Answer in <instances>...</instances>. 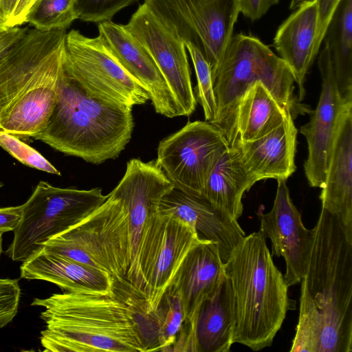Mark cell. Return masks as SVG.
Wrapping results in <instances>:
<instances>
[{
  "instance_id": "cell-1",
  "label": "cell",
  "mask_w": 352,
  "mask_h": 352,
  "mask_svg": "<svg viewBox=\"0 0 352 352\" xmlns=\"http://www.w3.org/2000/svg\"><path fill=\"white\" fill-rule=\"evenodd\" d=\"M44 351L146 352L160 351L155 311L126 280L113 278L111 294H54L35 298Z\"/></svg>"
},
{
  "instance_id": "cell-2",
  "label": "cell",
  "mask_w": 352,
  "mask_h": 352,
  "mask_svg": "<svg viewBox=\"0 0 352 352\" xmlns=\"http://www.w3.org/2000/svg\"><path fill=\"white\" fill-rule=\"evenodd\" d=\"M66 34L28 29L0 58V131L28 140L44 129L63 72Z\"/></svg>"
},
{
  "instance_id": "cell-3",
  "label": "cell",
  "mask_w": 352,
  "mask_h": 352,
  "mask_svg": "<svg viewBox=\"0 0 352 352\" xmlns=\"http://www.w3.org/2000/svg\"><path fill=\"white\" fill-rule=\"evenodd\" d=\"M266 239L260 230L245 236L224 263L235 301L233 343L255 351L272 345L287 311L296 308Z\"/></svg>"
},
{
  "instance_id": "cell-4",
  "label": "cell",
  "mask_w": 352,
  "mask_h": 352,
  "mask_svg": "<svg viewBox=\"0 0 352 352\" xmlns=\"http://www.w3.org/2000/svg\"><path fill=\"white\" fill-rule=\"evenodd\" d=\"M133 127L132 107L92 97L63 70L52 111L33 139L99 164L118 157L130 142Z\"/></svg>"
},
{
  "instance_id": "cell-5",
  "label": "cell",
  "mask_w": 352,
  "mask_h": 352,
  "mask_svg": "<svg viewBox=\"0 0 352 352\" xmlns=\"http://www.w3.org/2000/svg\"><path fill=\"white\" fill-rule=\"evenodd\" d=\"M300 293L320 320L319 352L352 351V243L337 219L322 208Z\"/></svg>"
},
{
  "instance_id": "cell-6",
  "label": "cell",
  "mask_w": 352,
  "mask_h": 352,
  "mask_svg": "<svg viewBox=\"0 0 352 352\" xmlns=\"http://www.w3.org/2000/svg\"><path fill=\"white\" fill-rule=\"evenodd\" d=\"M216 116L212 124L224 134L230 147L236 142L235 120L239 102L248 89L261 82L291 112L293 119L309 113L294 95V79L286 63L258 38L232 35L218 65L212 69Z\"/></svg>"
},
{
  "instance_id": "cell-7",
  "label": "cell",
  "mask_w": 352,
  "mask_h": 352,
  "mask_svg": "<svg viewBox=\"0 0 352 352\" xmlns=\"http://www.w3.org/2000/svg\"><path fill=\"white\" fill-rule=\"evenodd\" d=\"M126 280L130 267L127 212L122 201L111 195L87 218L49 239L42 247Z\"/></svg>"
},
{
  "instance_id": "cell-8",
  "label": "cell",
  "mask_w": 352,
  "mask_h": 352,
  "mask_svg": "<svg viewBox=\"0 0 352 352\" xmlns=\"http://www.w3.org/2000/svg\"><path fill=\"white\" fill-rule=\"evenodd\" d=\"M107 197L100 188H64L39 182L22 204L19 223L6 253L14 261H25L49 239L87 218Z\"/></svg>"
},
{
  "instance_id": "cell-9",
  "label": "cell",
  "mask_w": 352,
  "mask_h": 352,
  "mask_svg": "<svg viewBox=\"0 0 352 352\" xmlns=\"http://www.w3.org/2000/svg\"><path fill=\"white\" fill-rule=\"evenodd\" d=\"M63 66L69 78L100 100L133 107L150 100L147 91L122 66L99 34L90 38L76 30L67 33Z\"/></svg>"
},
{
  "instance_id": "cell-10",
  "label": "cell",
  "mask_w": 352,
  "mask_h": 352,
  "mask_svg": "<svg viewBox=\"0 0 352 352\" xmlns=\"http://www.w3.org/2000/svg\"><path fill=\"white\" fill-rule=\"evenodd\" d=\"M203 241L186 223L159 213L142 236L130 285L156 310L188 252Z\"/></svg>"
},
{
  "instance_id": "cell-11",
  "label": "cell",
  "mask_w": 352,
  "mask_h": 352,
  "mask_svg": "<svg viewBox=\"0 0 352 352\" xmlns=\"http://www.w3.org/2000/svg\"><path fill=\"white\" fill-rule=\"evenodd\" d=\"M144 3L184 43L198 49L213 69L231 37L237 0H144Z\"/></svg>"
},
{
  "instance_id": "cell-12",
  "label": "cell",
  "mask_w": 352,
  "mask_h": 352,
  "mask_svg": "<svg viewBox=\"0 0 352 352\" xmlns=\"http://www.w3.org/2000/svg\"><path fill=\"white\" fill-rule=\"evenodd\" d=\"M230 147L223 133L214 124L189 122L160 142L155 162L175 188L203 198L213 167Z\"/></svg>"
},
{
  "instance_id": "cell-13",
  "label": "cell",
  "mask_w": 352,
  "mask_h": 352,
  "mask_svg": "<svg viewBox=\"0 0 352 352\" xmlns=\"http://www.w3.org/2000/svg\"><path fill=\"white\" fill-rule=\"evenodd\" d=\"M124 27L151 54L175 97L181 116L192 114L197 99L184 43L144 3L138 7Z\"/></svg>"
},
{
  "instance_id": "cell-14",
  "label": "cell",
  "mask_w": 352,
  "mask_h": 352,
  "mask_svg": "<svg viewBox=\"0 0 352 352\" xmlns=\"http://www.w3.org/2000/svg\"><path fill=\"white\" fill-rule=\"evenodd\" d=\"M318 65L322 78V90L310 120L300 127L308 146L304 170L310 186L322 188L341 114L352 98L340 94L327 47L320 51Z\"/></svg>"
},
{
  "instance_id": "cell-15",
  "label": "cell",
  "mask_w": 352,
  "mask_h": 352,
  "mask_svg": "<svg viewBox=\"0 0 352 352\" xmlns=\"http://www.w3.org/2000/svg\"><path fill=\"white\" fill-rule=\"evenodd\" d=\"M174 188L155 161L144 162L133 158L126 164L124 176L109 195L123 203L128 217L130 267L126 281L130 284L143 232L159 212L162 199Z\"/></svg>"
},
{
  "instance_id": "cell-16",
  "label": "cell",
  "mask_w": 352,
  "mask_h": 352,
  "mask_svg": "<svg viewBox=\"0 0 352 352\" xmlns=\"http://www.w3.org/2000/svg\"><path fill=\"white\" fill-rule=\"evenodd\" d=\"M277 182L271 210L259 214L260 230L272 242V256L284 258V278L287 286L291 287L300 283L306 273L314 231L305 227L301 214L290 197L286 180Z\"/></svg>"
},
{
  "instance_id": "cell-17",
  "label": "cell",
  "mask_w": 352,
  "mask_h": 352,
  "mask_svg": "<svg viewBox=\"0 0 352 352\" xmlns=\"http://www.w3.org/2000/svg\"><path fill=\"white\" fill-rule=\"evenodd\" d=\"M98 28L122 66L147 91L155 112L170 118L180 116L174 96L145 47L124 25L109 21L98 23Z\"/></svg>"
},
{
  "instance_id": "cell-18",
  "label": "cell",
  "mask_w": 352,
  "mask_h": 352,
  "mask_svg": "<svg viewBox=\"0 0 352 352\" xmlns=\"http://www.w3.org/2000/svg\"><path fill=\"white\" fill-rule=\"evenodd\" d=\"M158 212L188 223L201 240L216 243L223 263L245 236L238 220L229 214L204 198L188 195L175 188L162 199Z\"/></svg>"
},
{
  "instance_id": "cell-19",
  "label": "cell",
  "mask_w": 352,
  "mask_h": 352,
  "mask_svg": "<svg viewBox=\"0 0 352 352\" xmlns=\"http://www.w3.org/2000/svg\"><path fill=\"white\" fill-rule=\"evenodd\" d=\"M225 276L218 245L209 241L193 247L174 276L168 288L179 295L185 322L195 330L202 303L215 293Z\"/></svg>"
},
{
  "instance_id": "cell-20",
  "label": "cell",
  "mask_w": 352,
  "mask_h": 352,
  "mask_svg": "<svg viewBox=\"0 0 352 352\" xmlns=\"http://www.w3.org/2000/svg\"><path fill=\"white\" fill-rule=\"evenodd\" d=\"M319 14L316 0H304L279 26L274 45L298 87V99L305 95L306 75L319 53Z\"/></svg>"
},
{
  "instance_id": "cell-21",
  "label": "cell",
  "mask_w": 352,
  "mask_h": 352,
  "mask_svg": "<svg viewBox=\"0 0 352 352\" xmlns=\"http://www.w3.org/2000/svg\"><path fill=\"white\" fill-rule=\"evenodd\" d=\"M321 189L322 208L337 219L352 243V102L341 114Z\"/></svg>"
},
{
  "instance_id": "cell-22",
  "label": "cell",
  "mask_w": 352,
  "mask_h": 352,
  "mask_svg": "<svg viewBox=\"0 0 352 352\" xmlns=\"http://www.w3.org/2000/svg\"><path fill=\"white\" fill-rule=\"evenodd\" d=\"M297 133L294 119L289 115L266 135L251 142H238L234 147L255 182L267 179L287 180L296 169Z\"/></svg>"
},
{
  "instance_id": "cell-23",
  "label": "cell",
  "mask_w": 352,
  "mask_h": 352,
  "mask_svg": "<svg viewBox=\"0 0 352 352\" xmlns=\"http://www.w3.org/2000/svg\"><path fill=\"white\" fill-rule=\"evenodd\" d=\"M22 263L21 278L52 283L65 292L108 294L113 289V278L108 273L41 249Z\"/></svg>"
},
{
  "instance_id": "cell-24",
  "label": "cell",
  "mask_w": 352,
  "mask_h": 352,
  "mask_svg": "<svg viewBox=\"0 0 352 352\" xmlns=\"http://www.w3.org/2000/svg\"><path fill=\"white\" fill-rule=\"evenodd\" d=\"M236 308L226 274L215 293L201 305L196 322L197 352H228L233 343Z\"/></svg>"
},
{
  "instance_id": "cell-25",
  "label": "cell",
  "mask_w": 352,
  "mask_h": 352,
  "mask_svg": "<svg viewBox=\"0 0 352 352\" xmlns=\"http://www.w3.org/2000/svg\"><path fill=\"white\" fill-rule=\"evenodd\" d=\"M255 183L245 169L239 151L230 147L213 167L206 183L203 198L238 220L243 211V194Z\"/></svg>"
},
{
  "instance_id": "cell-26",
  "label": "cell",
  "mask_w": 352,
  "mask_h": 352,
  "mask_svg": "<svg viewBox=\"0 0 352 352\" xmlns=\"http://www.w3.org/2000/svg\"><path fill=\"white\" fill-rule=\"evenodd\" d=\"M289 115L292 116L290 111L261 82H255L244 93L237 107L235 145L266 135L280 126Z\"/></svg>"
},
{
  "instance_id": "cell-27",
  "label": "cell",
  "mask_w": 352,
  "mask_h": 352,
  "mask_svg": "<svg viewBox=\"0 0 352 352\" xmlns=\"http://www.w3.org/2000/svg\"><path fill=\"white\" fill-rule=\"evenodd\" d=\"M323 41L340 94L352 98V0H340Z\"/></svg>"
},
{
  "instance_id": "cell-28",
  "label": "cell",
  "mask_w": 352,
  "mask_h": 352,
  "mask_svg": "<svg viewBox=\"0 0 352 352\" xmlns=\"http://www.w3.org/2000/svg\"><path fill=\"white\" fill-rule=\"evenodd\" d=\"M78 19L75 0H36L25 19L37 30H66Z\"/></svg>"
},
{
  "instance_id": "cell-29",
  "label": "cell",
  "mask_w": 352,
  "mask_h": 352,
  "mask_svg": "<svg viewBox=\"0 0 352 352\" xmlns=\"http://www.w3.org/2000/svg\"><path fill=\"white\" fill-rule=\"evenodd\" d=\"M155 314L157 322L160 351H168L185 322L184 311L179 295L168 288Z\"/></svg>"
},
{
  "instance_id": "cell-30",
  "label": "cell",
  "mask_w": 352,
  "mask_h": 352,
  "mask_svg": "<svg viewBox=\"0 0 352 352\" xmlns=\"http://www.w3.org/2000/svg\"><path fill=\"white\" fill-rule=\"evenodd\" d=\"M321 326L316 311L309 300L300 297V311L291 352H319Z\"/></svg>"
},
{
  "instance_id": "cell-31",
  "label": "cell",
  "mask_w": 352,
  "mask_h": 352,
  "mask_svg": "<svg viewBox=\"0 0 352 352\" xmlns=\"http://www.w3.org/2000/svg\"><path fill=\"white\" fill-rule=\"evenodd\" d=\"M184 44L190 54L196 74L197 100L204 110L206 121L212 123L216 116V104L211 67L197 47L190 43Z\"/></svg>"
},
{
  "instance_id": "cell-32",
  "label": "cell",
  "mask_w": 352,
  "mask_h": 352,
  "mask_svg": "<svg viewBox=\"0 0 352 352\" xmlns=\"http://www.w3.org/2000/svg\"><path fill=\"white\" fill-rule=\"evenodd\" d=\"M0 146L23 164L47 173L60 175L57 170L38 151L21 140L0 131Z\"/></svg>"
},
{
  "instance_id": "cell-33",
  "label": "cell",
  "mask_w": 352,
  "mask_h": 352,
  "mask_svg": "<svg viewBox=\"0 0 352 352\" xmlns=\"http://www.w3.org/2000/svg\"><path fill=\"white\" fill-rule=\"evenodd\" d=\"M138 0H75L78 19L100 23L111 21L123 8Z\"/></svg>"
},
{
  "instance_id": "cell-34",
  "label": "cell",
  "mask_w": 352,
  "mask_h": 352,
  "mask_svg": "<svg viewBox=\"0 0 352 352\" xmlns=\"http://www.w3.org/2000/svg\"><path fill=\"white\" fill-rule=\"evenodd\" d=\"M21 294L17 280L0 278V329L8 325L16 316Z\"/></svg>"
},
{
  "instance_id": "cell-35",
  "label": "cell",
  "mask_w": 352,
  "mask_h": 352,
  "mask_svg": "<svg viewBox=\"0 0 352 352\" xmlns=\"http://www.w3.org/2000/svg\"><path fill=\"white\" fill-rule=\"evenodd\" d=\"M280 0H237L239 12L252 21L261 19Z\"/></svg>"
},
{
  "instance_id": "cell-36",
  "label": "cell",
  "mask_w": 352,
  "mask_h": 352,
  "mask_svg": "<svg viewBox=\"0 0 352 352\" xmlns=\"http://www.w3.org/2000/svg\"><path fill=\"white\" fill-rule=\"evenodd\" d=\"M319 14L318 43L321 45L326 31L340 0H316Z\"/></svg>"
},
{
  "instance_id": "cell-37",
  "label": "cell",
  "mask_w": 352,
  "mask_h": 352,
  "mask_svg": "<svg viewBox=\"0 0 352 352\" xmlns=\"http://www.w3.org/2000/svg\"><path fill=\"white\" fill-rule=\"evenodd\" d=\"M21 212L22 205L0 208V236L14 230L19 223Z\"/></svg>"
},
{
  "instance_id": "cell-38",
  "label": "cell",
  "mask_w": 352,
  "mask_h": 352,
  "mask_svg": "<svg viewBox=\"0 0 352 352\" xmlns=\"http://www.w3.org/2000/svg\"><path fill=\"white\" fill-rule=\"evenodd\" d=\"M28 29L19 26L0 28V58L24 36Z\"/></svg>"
},
{
  "instance_id": "cell-39",
  "label": "cell",
  "mask_w": 352,
  "mask_h": 352,
  "mask_svg": "<svg viewBox=\"0 0 352 352\" xmlns=\"http://www.w3.org/2000/svg\"><path fill=\"white\" fill-rule=\"evenodd\" d=\"M35 1L36 0H19L13 14L7 21V26H20L25 23V16Z\"/></svg>"
},
{
  "instance_id": "cell-40",
  "label": "cell",
  "mask_w": 352,
  "mask_h": 352,
  "mask_svg": "<svg viewBox=\"0 0 352 352\" xmlns=\"http://www.w3.org/2000/svg\"><path fill=\"white\" fill-rule=\"evenodd\" d=\"M19 1V0H0V13L7 21L13 14Z\"/></svg>"
},
{
  "instance_id": "cell-41",
  "label": "cell",
  "mask_w": 352,
  "mask_h": 352,
  "mask_svg": "<svg viewBox=\"0 0 352 352\" xmlns=\"http://www.w3.org/2000/svg\"><path fill=\"white\" fill-rule=\"evenodd\" d=\"M7 21L3 16L0 13V28H8L6 25Z\"/></svg>"
},
{
  "instance_id": "cell-42",
  "label": "cell",
  "mask_w": 352,
  "mask_h": 352,
  "mask_svg": "<svg viewBox=\"0 0 352 352\" xmlns=\"http://www.w3.org/2000/svg\"><path fill=\"white\" fill-rule=\"evenodd\" d=\"M2 251V236H0V256L1 255Z\"/></svg>"
},
{
  "instance_id": "cell-43",
  "label": "cell",
  "mask_w": 352,
  "mask_h": 352,
  "mask_svg": "<svg viewBox=\"0 0 352 352\" xmlns=\"http://www.w3.org/2000/svg\"><path fill=\"white\" fill-rule=\"evenodd\" d=\"M293 1H294V2H295V3H297V2H298V1H304V0H293Z\"/></svg>"
},
{
  "instance_id": "cell-44",
  "label": "cell",
  "mask_w": 352,
  "mask_h": 352,
  "mask_svg": "<svg viewBox=\"0 0 352 352\" xmlns=\"http://www.w3.org/2000/svg\"><path fill=\"white\" fill-rule=\"evenodd\" d=\"M3 184L0 182V188L2 187Z\"/></svg>"
},
{
  "instance_id": "cell-45",
  "label": "cell",
  "mask_w": 352,
  "mask_h": 352,
  "mask_svg": "<svg viewBox=\"0 0 352 352\" xmlns=\"http://www.w3.org/2000/svg\"></svg>"
}]
</instances>
